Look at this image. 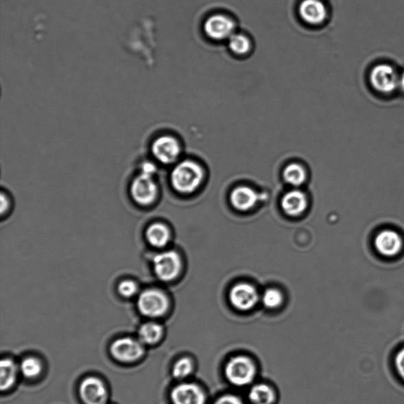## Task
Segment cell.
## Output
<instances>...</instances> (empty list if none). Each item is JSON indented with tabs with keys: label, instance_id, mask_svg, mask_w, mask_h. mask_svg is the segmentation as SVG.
Instances as JSON below:
<instances>
[{
	"label": "cell",
	"instance_id": "6da1fadb",
	"mask_svg": "<svg viewBox=\"0 0 404 404\" xmlns=\"http://www.w3.org/2000/svg\"><path fill=\"white\" fill-rule=\"evenodd\" d=\"M400 71L388 62H379L372 67L368 75V81L372 91L382 97H390L399 92Z\"/></svg>",
	"mask_w": 404,
	"mask_h": 404
},
{
	"label": "cell",
	"instance_id": "7a4b0ae2",
	"mask_svg": "<svg viewBox=\"0 0 404 404\" xmlns=\"http://www.w3.org/2000/svg\"><path fill=\"white\" fill-rule=\"evenodd\" d=\"M203 178L202 167L191 161L180 163L172 170L171 183L181 193H191L200 186Z\"/></svg>",
	"mask_w": 404,
	"mask_h": 404
},
{
	"label": "cell",
	"instance_id": "3957f363",
	"mask_svg": "<svg viewBox=\"0 0 404 404\" xmlns=\"http://www.w3.org/2000/svg\"><path fill=\"white\" fill-rule=\"evenodd\" d=\"M137 297V307L141 316L157 318L164 316L169 311V297L159 288H146Z\"/></svg>",
	"mask_w": 404,
	"mask_h": 404
},
{
	"label": "cell",
	"instance_id": "277c9868",
	"mask_svg": "<svg viewBox=\"0 0 404 404\" xmlns=\"http://www.w3.org/2000/svg\"><path fill=\"white\" fill-rule=\"evenodd\" d=\"M225 376L234 386L245 387L254 381L256 366L249 357L237 355L230 359L225 366Z\"/></svg>",
	"mask_w": 404,
	"mask_h": 404
},
{
	"label": "cell",
	"instance_id": "5b68a950",
	"mask_svg": "<svg viewBox=\"0 0 404 404\" xmlns=\"http://www.w3.org/2000/svg\"><path fill=\"white\" fill-rule=\"evenodd\" d=\"M154 176L139 173L131 182L130 193L133 201L140 206H152L159 195V187Z\"/></svg>",
	"mask_w": 404,
	"mask_h": 404
},
{
	"label": "cell",
	"instance_id": "8992f818",
	"mask_svg": "<svg viewBox=\"0 0 404 404\" xmlns=\"http://www.w3.org/2000/svg\"><path fill=\"white\" fill-rule=\"evenodd\" d=\"M152 266L154 274L160 281L171 282L180 274L182 262L180 255L176 251L165 250L154 257Z\"/></svg>",
	"mask_w": 404,
	"mask_h": 404
},
{
	"label": "cell",
	"instance_id": "52a82bcc",
	"mask_svg": "<svg viewBox=\"0 0 404 404\" xmlns=\"http://www.w3.org/2000/svg\"><path fill=\"white\" fill-rule=\"evenodd\" d=\"M111 353L115 359L123 363H131L143 356L144 344L139 340L120 338L112 344Z\"/></svg>",
	"mask_w": 404,
	"mask_h": 404
},
{
	"label": "cell",
	"instance_id": "ba28073f",
	"mask_svg": "<svg viewBox=\"0 0 404 404\" xmlns=\"http://www.w3.org/2000/svg\"><path fill=\"white\" fill-rule=\"evenodd\" d=\"M80 393L85 404H106L108 390L104 383L96 377H88L80 387Z\"/></svg>",
	"mask_w": 404,
	"mask_h": 404
},
{
	"label": "cell",
	"instance_id": "9c48e42d",
	"mask_svg": "<svg viewBox=\"0 0 404 404\" xmlns=\"http://www.w3.org/2000/svg\"><path fill=\"white\" fill-rule=\"evenodd\" d=\"M152 154L161 164L170 165L175 162L180 154V146L175 138L161 136L152 145Z\"/></svg>",
	"mask_w": 404,
	"mask_h": 404
},
{
	"label": "cell",
	"instance_id": "30bf717a",
	"mask_svg": "<svg viewBox=\"0 0 404 404\" xmlns=\"http://www.w3.org/2000/svg\"><path fill=\"white\" fill-rule=\"evenodd\" d=\"M229 298L235 309L246 311L254 308L259 302V294L248 283H239L230 291Z\"/></svg>",
	"mask_w": 404,
	"mask_h": 404
},
{
	"label": "cell",
	"instance_id": "8fae6325",
	"mask_svg": "<svg viewBox=\"0 0 404 404\" xmlns=\"http://www.w3.org/2000/svg\"><path fill=\"white\" fill-rule=\"evenodd\" d=\"M173 404H204L206 395L200 386L193 383H182L173 388L171 393Z\"/></svg>",
	"mask_w": 404,
	"mask_h": 404
},
{
	"label": "cell",
	"instance_id": "7c38bea8",
	"mask_svg": "<svg viewBox=\"0 0 404 404\" xmlns=\"http://www.w3.org/2000/svg\"><path fill=\"white\" fill-rule=\"evenodd\" d=\"M375 246L381 255L392 258L401 253L403 243L401 236L395 230H385L376 236Z\"/></svg>",
	"mask_w": 404,
	"mask_h": 404
},
{
	"label": "cell",
	"instance_id": "4fadbf2b",
	"mask_svg": "<svg viewBox=\"0 0 404 404\" xmlns=\"http://www.w3.org/2000/svg\"><path fill=\"white\" fill-rule=\"evenodd\" d=\"M234 27L233 21L224 15H215L209 18L204 24L206 34L209 38L217 40L230 38Z\"/></svg>",
	"mask_w": 404,
	"mask_h": 404
},
{
	"label": "cell",
	"instance_id": "5bb4252c",
	"mask_svg": "<svg viewBox=\"0 0 404 404\" xmlns=\"http://www.w3.org/2000/svg\"><path fill=\"white\" fill-rule=\"evenodd\" d=\"M298 12L302 19L311 25L322 24L328 15L326 7L320 0H303Z\"/></svg>",
	"mask_w": 404,
	"mask_h": 404
},
{
	"label": "cell",
	"instance_id": "9a60e30c",
	"mask_svg": "<svg viewBox=\"0 0 404 404\" xmlns=\"http://www.w3.org/2000/svg\"><path fill=\"white\" fill-rule=\"evenodd\" d=\"M145 236L147 243L157 249L165 248L171 240L170 229L160 222L150 224L146 228Z\"/></svg>",
	"mask_w": 404,
	"mask_h": 404
},
{
	"label": "cell",
	"instance_id": "2e32d148",
	"mask_svg": "<svg viewBox=\"0 0 404 404\" xmlns=\"http://www.w3.org/2000/svg\"><path fill=\"white\" fill-rule=\"evenodd\" d=\"M259 201L258 194L248 187L235 188L230 194V202L239 211H248Z\"/></svg>",
	"mask_w": 404,
	"mask_h": 404
},
{
	"label": "cell",
	"instance_id": "e0dca14e",
	"mask_svg": "<svg viewBox=\"0 0 404 404\" xmlns=\"http://www.w3.org/2000/svg\"><path fill=\"white\" fill-rule=\"evenodd\" d=\"M307 204L306 196L298 191L287 193L281 201L283 211L292 217L298 216L305 211Z\"/></svg>",
	"mask_w": 404,
	"mask_h": 404
},
{
	"label": "cell",
	"instance_id": "ac0fdd59",
	"mask_svg": "<svg viewBox=\"0 0 404 404\" xmlns=\"http://www.w3.org/2000/svg\"><path fill=\"white\" fill-rule=\"evenodd\" d=\"M163 332L161 324L154 322H145L139 330V340L143 344H154L161 340Z\"/></svg>",
	"mask_w": 404,
	"mask_h": 404
},
{
	"label": "cell",
	"instance_id": "d6986e66",
	"mask_svg": "<svg viewBox=\"0 0 404 404\" xmlns=\"http://www.w3.org/2000/svg\"><path fill=\"white\" fill-rule=\"evenodd\" d=\"M251 404H274L275 393L266 384H257L250 388L248 395Z\"/></svg>",
	"mask_w": 404,
	"mask_h": 404
},
{
	"label": "cell",
	"instance_id": "ffe728a7",
	"mask_svg": "<svg viewBox=\"0 0 404 404\" xmlns=\"http://www.w3.org/2000/svg\"><path fill=\"white\" fill-rule=\"evenodd\" d=\"M0 388L2 391H6L12 388L17 379L18 367L14 361L10 359H3L0 364Z\"/></svg>",
	"mask_w": 404,
	"mask_h": 404
},
{
	"label": "cell",
	"instance_id": "44dd1931",
	"mask_svg": "<svg viewBox=\"0 0 404 404\" xmlns=\"http://www.w3.org/2000/svg\"><path fill=\"white\" fill-rule=\"evenodd\" d=\"M42 364L41 361L35 357H26L22 361H21L19 366V370L22 375L26 377V379H35L38 377L42 372Z\"/></svg>",
	"mask_w": 404,
	"mask_h": 404
},
{
	"label": "cell",
	"instance_id": "7402d4cb",
	"mask_svg": "<svg viewBox=\"0 0 404 404\" xmlns=\"http://www.w3.org/2000/svg\"><path fill=\"white\" fill-rule=\"evenodd\" d=\"M283 178L289 185L298 187L302 185L305 181L306 173L300 165L292 164L288 165L283 171Z\"/></svg>",
	"mask_w": 404,
	"mask_h": 404
},
{
	"label": "cell",
	"instance_id": "603a6c76",
	"mask_svg": "<svg viewBox=\"0 0 404 404\" xmlns=\"http://www.w3.org/2000/svg\"><path fill=\"white\" fill-rule=\"evenodd\" d=\"M193 370V364L192 360L187 358V357H185V358L176 361V363L173 366L172 375L176 379L182 380L190 376Z\"/></svg>",
	"mask_w": 404,
	"mask_h": 404
},
{
	"label": "cell",
	"instance_id": "cb8c5ba5",
	"mask_svg": "<svg viewBox=\"0 0 404 404\" xmlns=\"http://www.w3.org/2000/svg\"><path fill=\"white\" fill-rule=\"evenodd\" d=\"M117 292L119 295L124 298L138 296L141 292L139 283L132 279L120 281L117 285Z\"/></svg>",
	"mask_w": 404,
	"mask_h": 404
},
{
	"label": "cell",
	"instance_id": "d4e9b609",
	"mask_svg": "<svg viewBox=\"0 0 404 404\" xmlns=\"http://www.w3.org/2000/svg\"><path fill=\"white\" fill-rule=\"evenodd\" d=\"M229 47L234 54L243 55L248 54L250 49V43L245 36L241 34H233L229 38Z\"/></svg>",
	"mask_w": 404,
	"mask_h": 404
},
{
	"label": "cell",
	"instance_id": "484cf974",
	"mask_svg": "<svg viewBox=\"0 0 404 404\" xmlns=\"http://www.w3.org/2000/svg\"><path fill=\"white\" fill-rule=\"evenodd\" d=\"M262 302L264 306L269 309H275L281 305L283 302V296L281 292L270 288L263 294L262 296Z\"/></svg>",
	"mask_w": 404,
	"mask_h": 404
},
{
	"label": "cell",
	"instance_id": "4316f807",
	"mask_svg": "<svg viewBox=\"0 0 404 404\" xmlns=\"http://www.w3.org/2000/svg\"><path fill=\"white\" fill-rule=\"evenodd\" d=\"M395 366L399 376L404 381V348L399 350L396 355Z\"/></svg>",
	"mask_w": 404,
	"mask_h": 404
},
{
	"label": "cell",
	"instance_id": "83f0119b",
	"mask_svg": "<svg viewBox=\"0 0 404 404\" xmlns=\"http://www.w3.org/2000/svg\"><path fill=\"white\" fill-rule=\"evenodd\" d=\"M214 404H243L238 396L234 395H224L219 397Z\"/></svg>",
	"mask_w": 404,
	"mask_h": 404
},
{
	"label": "cell",
	"instance_id": "f1b7e54d",
	"mask_svg": "<svg viewBox=\"0 0 404 404\" xmlns=\"http://www.w3.org/2000/svg\"><path fill=\"white\" fill-rule=\"evenodd\" d=\"M12 208V202L8 194L4 192L1 193V215L4 216L5 214H8Z\"/></svg>",
	"mask_w": 404,
	"mask_h": 404
},
{
	"label": "cell",
	"instance_id": "f546056e",
	"mask_svg": "<svg viewBox=\"0 0 404 404\" xmlns=\"http://www.w3.org/2000/svg\"><path fill=\"white\" fill-rule=\"evenodd\" d=\"M399 92L404 93V71L400 73V80H399Z\"/></svg>",
	"mask_w": 404,
	"mask_h": 404
}]
</instances>
